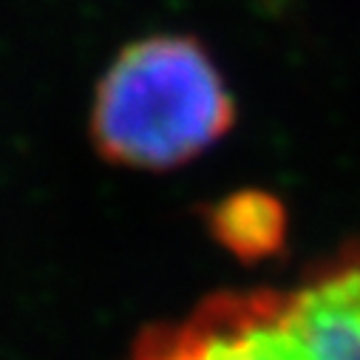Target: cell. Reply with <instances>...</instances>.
<instances>
[{
  "label": "cell",
  "mask_w": 360,
  "mask_h": 360,
  "mask_svg": "<svg viewBox=\"0 0 360 360\" xmlns=\"http://www.w3.org/2000/svg\"><path fill=\"white\" fill-rule=\"evenodd\" d=\"M236 120L233 91L205 40L156 32L122 46L97 79L88 139L114 167L167 173L205 156Z\"/></svg>",
  "instance_id": "1"
},
{
  "label": "cell",
  "mask_w": 360,
  "mask_h": 360,
  "mask_svg": "<svg viewBox=\"0 0 360 360\" xmlns=\"http://www.w3.org/2000/svg\"><path fill=\"white\" fill-rule=\"evenodd\" d=\"M142 340L165 360H312L287 321L284 290H230L205 298L176 323Z\"/></svg>",
  "instance_id": "2"
},
{
  "label": "cell",
  "mask_w": 360,
  "mask_h": 360,
  "mask_svg": "<svg viewBox=\"0 0 360 360\" xmlns=\"http://www.w3.org/2000/svg\"><path fill=\"white\" fill-rule=\"evenodd\" d=\"M284 309L312 360H360V238L315 261L284 290Z\"/></svg>",
  "instance_id": "3"
},
{
  "label": "cell",
  "mask_w": 360,
  "mask_h": 360,
  "mask_svg": "<svg viewBox=\"0 0 360 360\" xmlns=\"http://www.w3.org/2000/svg\"><path fill=\"white\" fill-rule=\"evenodd\" d=\"M207 236L241 264L269 261L284 252L290 210L266 188H238L199 207Z\"/></svg>",
  "instance_id": "4"
},
{
  "label": "cell",
  "mask_w": 360,
  "mask_h": 360,
  "mask_svg": "<svg viewBox=\"0 0 360 360\" xmlns=\"http://www.w3.org/2000/svg\"><path fill=\"white\" fill-rule=\"evenodd\" d=\"M131 360H165V357H162L156 349H150V346H148V343L139 338V340H136V346H134Z\"/></svg>",
  "instance_id": "5"
}]
</instances>
